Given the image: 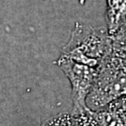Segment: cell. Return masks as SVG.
Segmentation results:
<instances>
[{"label":"cell","mask_w":126,"mask_h":126,"mask_svg":"<svg viewBox=\"0 0 126 126\" xmlns=\"http://www.w3.org/2000/svg\"><path fill=\"white\" fill-rule=\"evenodd\" d=\"M111 52V38L107 27H94L76 22L60 57L97 68L101 61Z\"/></svg>","instance_id":"1"},{"label":"cell","mask_w":126,"mask_h":126,"mask_svg":"<svg viewBox=\"0 0 126 126\" xmlns=\"http://www.w3.org/2000/svg\"><path fill=\"white\" fill-rule=\"evenodd\" d=\"M126 95V58L111 53L101 61L87 97L90 110H97Z\"/></svg>","instance_id":"2"},{"label":"cell","mask_w":126,"mask_h":126,"mask_svg":"<svg viewBox=\"0 0 126 126\" xmlns=\"http://www.w3.org/2000/svg\"><path fill=\"white\" fill-rule=\"evenodd\" d=\"M56 64L60 67L71 84L72 112L75 115H85L89 111L87 106L89 96L97 75V68L79 64L59 57Z\"/></svg>","instance_id":"3"},{"label":"cell","mask_w":126,"mask_h":126,"mask_svg":"<svg viewBox=\"0 0 126 126\" xmlns=\"http://www.w3.org/2000/svg\"><path fill=\"white\" fill-rule=\"evenodd\" d=\"M89 114L98 126H126V95Z\"/></svg>","instance_id":"4"},{"label":"cell","mask_w":126,"mask_h":126,"mask_svg":"<svg viewBox=\"0 0 126 126\" xmlns=\"http://www.w3.org/2000/svg\"><path fill=\"white\" fill-rule=\"evenodd\" d=\"M107 29L110 35L126 23V0H106Z\"/></svg>","instance_id":"5"},{"label":"cell","mask_w":126,"mask_h":126,"mask_svg":"<svg viewBox=\"0 0 126 126\" xmlns=\"http://www.w3.org/2000/svg\"><path fill=\"white\" fill-rule=\"evenodd\" d=\"M94 120L89 114L75 115L73 114H61L51 118L43 126H93Z\"/></svg>","instance_id":"6"},{"label":"cell","mask_w":126,"mask_h":126,"mask_svg":"<svg viewBox=\"0 0 126 126\" xmlns=\"http://www.w3.org/2000/svg\"><path fill=\"white\" fill-rule=\"evenodd\" d=\"M79 3L80 4H84L86 0H79Z\"/></svg>","instance_id":"7"}]
</instances>
